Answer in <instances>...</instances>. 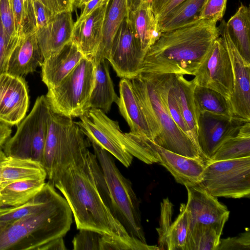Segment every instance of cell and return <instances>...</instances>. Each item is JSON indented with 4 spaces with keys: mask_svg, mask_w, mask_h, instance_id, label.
<instances>
[{
    "mask_svg": "<svg viewBox=\"0 0 250 250\" xmlns=\"http://www.w3.org/2000/svg\"><path fill=\"white\" fill-rule=\"evenodd\" d=\"M100 250H159L157 246H150L132 237L129 239L102 234Z\"/></svg>",
    "mask_w": 250,
    "mask_h": 250,
    "instance_id": "37",
    "label": "cell"
},
{
    "mask_svg": "<svg viewBox=\"0 0 250 250\" xmlns=\"http://www.w3.org/2000/svg\"><path fill=\"white\" fill-rule=\"evenodd\" d=\"M185 187L188 192L186 205L189 230L197 227L209 226L222 234L229 214L227 207L199 185Z\"/></svg>",
    "mask_w": 250,
    "mask_h": 250,
    "instance_id": "15",
    "label": "cell"
},
{
    "mask_svg": "<svg viewBox=\"0 0 250 250\" xmlns=\"http://www.w3.org/2000/svg\"><path fill=\"white\" fill-rule=\"evenodd\" d=\"M173 211L172 203L168 198L161 203V214L159 227L156 229L158 234V245L160 250H167V239L172 224Z\"/></svg>",
    "mask_w": 250,
    "mask_h": 250,
    "instance_id": "38",
    "label": "cell"
},
{
    "mask_svg": "<svg viewBox=\"0 0 250 250\" xmlns=\"http://www.w3.org/2000/svg\"><path fill=\"white\" fill-rule=\"evenodd\" d=\"M80 118L76 123L90 142L106 150L125 167L130 166L133 157L125 147L124 133L117 121L96 108H90Z\"/></svg>",
    "mask_w": 250,
    "mask_h": 250,
    "instance_id": "11",
    "label": "cell"
},
{
    "mask_svg": "<svg viewBox=\"0 0 250 250\" xmlns=\"http://www.w3.org/2000/svg\"><path fill=\"white\" fill-rule=\"evenodd\" d=\"M54 15L60 13L73 10L75 0H39Z\"/></svg>",
    "mask_w": 250,
    "mask_h": 250,
    "instance_id": "46",
    "label": "cell"
},
{
    "mask_svg": "<svg viewBox=\"0 0 250 250\" xmlns=\"http://www.w3.org/2000/svg\"><path fill=\"white\" fill-rule=\"evenodd\" d=\"M218 28L232 67L233 91L229 100L232 115L245 122H250V64L244 62L235 47L224 20H221Z\"/></svg>",
    "mask_w": 250,
    "mask_h": 250,
    "instance_id": "14",
    "label": "cell"
},
{
    "mask_svg": "<svg viewBox=\"0 0 250 250\" xmlns=\"http://www.w3.org/2000/svg\"><path fill=\"white\" fill-rule=\"evenodd\" d=\"M189 223L186 205L181 204L180 213L172 223L167 239V250H188Z\"/></svg>",
    "mask_w": 250,
    "mask_h": 250,
    "instance_id": "34",
    "label": "cell"
},
{
    "mask_svg": "<svg viewBox=\"0 0 250 250\" xmlns=\"http://www.w3.org/2000/svg\"><path fill=\"white\" fill-rule=\"evenodd\" d=\"M95 67L93 58L83 56L57 86L48 89L45 97L54 112L72 118L87 112Z\"/></svg>",
    "mask_w": 250,
    "mask_h": 250,
    "instance_id": "6",
    "label": "cell"
},
{
    "mask_svg": "<svg viewBox=\"0 0 250 250\" xmlns=\"http://www.w3.org/2000/svg\"><path fill=\"white\" fill-rule=\"evenodd\" d=\"M128 18L141 48L146 54L161 33L151 8V0H141L137 6L129 10Z\"/></svg>",
    "mask_w": 250,
    "mask_h": 250,
    "instance_id": "23",
    "label": "cell"
},
{
    "mask_svg": "<svg viewBox=\"0 0 250 250\" xmlns=\"http://www.w3.org/2000/svg\"><path fill=\"white\" fill-rule=\"evenodd\" d=\"M102 234L88 229H81L74 236L72 244L75 250H100Z\"/></svg>",
    "mask_w": 250,
    "mask_h": 250,
    "instance_id": "39",
    "label": "cell"
},
{
    "mask_svg": "<svg viewBox=\"0 0 250 250\" xmlns=\"http://www.w3.org/2000/svg\"><path fill=\"white\" fill-rule=\"evenodd\" d=\"M145 55L128 15L115 35L107 60L118 77L131 80L140 74Z\"/></svg>",
    "mask_w": 250,
    "mask_h": 250,
    "instance_id": "13",
    "label": "cell"
},
{
    "mask_svg": "<svg viewBox=\"0 0 250 250\" xmlns=\"http://www.w3.org/2000/svg\"><path fill=\"white\" fill-rule=\"evenodd\" d=\"M90 145L89 140L72 118L51 110L42 162L48 182L52 180L62 162L88 148Z\"/></svg>",
    "mask_w": 250,
    "mask_h": 250,
    "instance_id": "9",
    "label": "cell"
},
{
    "mask_svg": "<svg viewBox=\"0 0 250 250\" xmlns=\"http://www.w3.org/2000/svg\"><path fill=\"white\" fill-rule=\"evenodd\" d=\"M74 23L72 12H62L35 31L43 60L58 53L71 42Z\"/></svg>",
    "mask_w": 250,
    "mask_h": 250,
    "instance_id": "18",
    "label": "cell"
},
{
    "mask_svg": "<svg viewBox=\"0 0 250 250\" xmlns=\"http://www.w3.org/2000/svg\"><path fill=\"white\" fill-rule=\"evenodd\" d=\"M15 19L16 31L21 36L25 32V0H10Z\"/></svg>",
    "mask_w": 250,
    "mask_h": 250,
    "instance_id": "45",
    "label": "cell"
},
{
    "mask_svg": "<svg viewBox=\"0 0 250 250\" xmlns=\"http://www.w3.org/2000/svg\"><path fill=\"white\" fill-rule=\"evenodd\" d=\"M129 10L137 6L141 0H127Z\"/></svg>",
    "mask_w": 250,
    "mask_h": 250,
    "instance_id": "51",
    "label": "cell"
},
{
    "mask_svg": "<svg viewBox=\"0 0 250 250\" xmlns=\"http://www.w3.org/2000/svg\"><path fill=\"white\" fill-rule=\"evenodd\" d=\"M25 32L36 31L47 25L55 16L39 0H25Z\"/></svg>",
    "mask_w": 250,
    "mask_h": 250,
    "instance_id": "36",
    "label": "cell"
},
{
    "mask_svg": "<svg viewBox=\"0 0 250 250\" xmlns=\"http://www.w3.org/2000/svg\"><path fill=\"white\" fill-rule=\"evenodd\" d=\"M90 143L94 150L91 154L93 171L107 206L130 236L146 243L139 202L131 183L121 173L110 153Z\"/></svg>",
    "mask_w": 250,
    "mask_h": 250,
    "instance_id": "4",
    "label": "cell"
},
{
    "mask_svg": "<svg viewBox=\"0 0 250 250\" xmlns=\"http://www.w3.org/2000/svg\"><path fill=\"white\" fill-rule=\"evenodd\" d=\"M221 236L211 227L195 228L189 231L188 250H217Z\"/></svg>",
    "mask_w": 250,
    "mask_h": 250,
    "instance_id": "35",
    "label": "cell"
},
{
    "mask_svg": "<svg viewBox=\"0 0 250 250\" xmlns=\"http://www.w3.org/2000/svg\"><path fill=\"white\" fill-rule=\"evenodd\" d=\"M11 126L0 121V149L11 138L12 129Z\"/></svg>",
    "mask_w": 250,
    "mask_h": 250,
    "instance_id": "49",
    "label": "cell"
},
{
    "mask_svg": "<svg viewBox=\"0 0 250 250\" xmlns=\"http://www.w3.org/2000/svg\"><path fill=\"white\" fill-rule=\"evenodd\" d=\"M231 39L244 62L250 64V9L243 4L226 22Z\"/></svg>",
    "mask_w": 250,
    "mask_h": 250,
    "instance_id": "28",
    "label": "cell"
},
{
    "mask_svg": "<svg viewBox=\"0 0 250 250\" xmlns=\"http://www.w3.org/2000/svg\"><path fill=\"white\" fill-rule=\"evenodd\" d=\"M20 37L12 38L5 30L0 17V74L6 72L9 59Z\"/></svg>",
    "mask_w": 250,
    "mask_h": 250,
    "instance_id": "40",
    "label": "cell"
},
{
    "mask_svg": "<svg viewBox=\"0 0 250 250\" xmlns=\"http://www.w3.org/2000/svg\"><path fill=\"white\" fill-rule=\"evenodd\" d=\"M43 61L36 32L28 30L21 36L10 56L6 72L24 78L34 72Z\"/></svg>",
    "mask_w": 250,
    "mask_h": 250,
    "instance_id": "20",
    "label": "cell"
},
{
    "mask_svg": "<svg viewBox=\"0 0 250 250\" xmlns=\"http://www.w3.org/2000/svg\"><path fill=\"white\" fill-rule=\"evenodd\" d=\"M196 85L193 78L188 80L183 75L175 74L173 86L181 112L188 127L189 137L204 159L197 143V125L193 91Z\"/></svg>",
    "mask_w": 250,
    "mask_h": 250,
    "instance_id": "24",
    "label": "cell"
},
{
    "mask_svg": "<svg viewBox=\"0 0 250 250\" xmlns=\"http://www.w3.org/2000/svg\"><path fill=\"white\" fill-rule=\"evenodd\" d=\"M51 110L45 96L38 97L31 111L17 125L15 134L3 147L5 154L42 165Z\"/></svg>",
    "mask_w": 250,
    "mask_h": 250,
    "instance_id": "7",
    "label": "cell"
},
{
    "mask_svg": "<svg viewBox=\"0 0 250 250\" xmlns=\"http://www.w3.org/2000/svg\"><path fill=\"white\" fill-rule=\"evenodd\" d=\"M108 63L107 60L103 59L95 64L94 84L89 102L90 109H99L105 113L110 111L113 103L117 104L119 100L110 75Z\"/></svg>",
    "mask_w": 250,
    "mask_h": 250,
    "instance_id": "25",
    "label": "cell"
},
{
    "mask_svg": "<svg viewBox=\"0 0 250 250\" xmlns=\"http://www.w3.org/2000/svg\"><path fill=\"white\" fill-rule=\"evenodd\" d=\"M35 178H47L41 164L8 156L0 149V183Z\"/></svg>",
    "mask_w": 250,
    "mask_h": 250,
    "instance_id": "27",
    "label": "cell"
},
{
    "mask_svg": "<svg viewBox=\"0 0 250 250\" xmlns=\"http://www.w3.org/2000/svg\"><path fill=\"white\" fill-rule=\"evenodd\" d=\"M128 13L127 0H110L109 2L104 22L102 42L93 58L95 64L102 60L108 59L115 35Z\"/></svg>",
    "mask_w": 250,
    "mask_h": 250,
    "instance_id": "26",
    "label": "cell"
},
{
    "mask_svg": "<svg viewBox=\"0 0 250 250\" xmlns=\"http://www.w3.org/2000/svg\"><path fill=\"white\" fill-rule=\"evenodd\" d=\"M185 0H151L153 14L158 21Z\"/></svg>",
    "mask_w": 250,
    "mask_h": 250,
    "instance_id": "44",
    "label": "cell"
},
{
    "mask_svg": "<svg viewBox=\"0 0 250 250\" xmlns=\"http://www.w3.org/2000/svg\"><path fill=\"white\" fill-rule=\"evenodd\" d=\"M217 250H250V229L237 236L220 239Z\"/></svg>",
    "mask_w": 250,
    "mask_h": 250,
    "instance_id": "43",
    "label": "cell"
},
{
    "mask_svg": "<svg viewBox=\"0 0 250 250\" xmlns=\"http://www.w3.org/2000/svg\"><path fill=\"white\" fill-rule=\"evenodd\" d=\"M77 0H75V1H77Z\"/></svg>",
    "mask_w": 250,
    "mask_h": 250,
    "instance_id": "53",
    "label": "cell"
},
{
    "mask_svg": "<svg viewBox=\"0 0 250 250\" xmlns=\"http://www.w3.org/2000/svg\"><path fill=\"white\" fill-rule=\"evenodd\" d=\"M110 0H92L82 8L81 15L77 21H80L87 17L94 10L103 6Z\"/></svg>",
    "mask_w": 250,
    "mask_h": 250,
    "instance_id": "47",
    "label": "cell"
},
{
    "mask_svg": "<svg viewBox=\"0 0 250 250\" xmlns=\"http://www.w3.org/2000/svg\"><path fill=\"white\" fill-rule=\"evenodd\" d=\"M196 113L208 112L228 117H234L229 100L210 88L196 85L193 91Z\"/></svg>",
    "mask_w": 250,
    "mask_h": 250,
    "instance_id": "33",
    "label": "cell"
},
{
    "mask_svg": "<svg viewBox=\"0 0 250 250\" xmlns=\"http://www.w3.org/2000/svg\"><path fill=\"white\" fill-rule=\"evenodd\" d=\"M45 179H29L7 184L0 190V207L18 206L28 202L42 189Z\"/></svg>",
    "mask_w": 250,
    "mask_h": 250,
    "instance_id": "29",
    "label": "cell"
},
{
    "mask_svg": "<svg viewBox=\"0 0 250 250\" xmlns=\"http://www.w3.org/2000/svg\"><path fill=\"white\" fill-rule=\"evenodd\" d=\"M130 145V153L146 164L158 163L183 185H197L200 182L206 163L187 157L167 150L149 138L131 132L125 133Z\"/></svg>",
    "mask_w": 250,
    "mask_h": 250,
    "instance_id": "8",
    "label": "cell"
},
{
    "mask_svg": "<svg viewBox=\"0 0 250 250\" xmlns=\"http://www.w3.org/2000/svg\"><path fill=\"white\" fill-rule=\"evenodd\" d=\"M216 23L198 20L161 33L146 52L141 73L194 76L220 36Z\"/></svg>",
    "mask_w": 250,
    "mask_h": 250,
    "instance_id": "2",
    "label": "cell"
},
{
    "mask_svg": "<svg viewBox=\"0 0 250 250\" xmlns=\"http://www.w3.org/2000/svg\"><path fill=\"white\" fill-rule=\"evenodd\" d=\"M227 2V0H207L201 9L198 19L216 22L222 20Z\"/></svg>",
    "mask_w": 250,
    "mask_h": 250,
    "instance_id": "41",
    "label": "cell"
},
{
    "mask_svg": "<svg viewBox=\"0 0 250 250\" xmlns=\"http://www.w3.org/2000/svg\"><path fill=\"white\" fill-rule=\"evenodd\" d=\"M120 97L117 104L120 112L132 133L144 135L151 140L152 135L145 116L133 89L131 80L121 78Z\"/></svg>",
    "mask_w": 250,
    "mask_h": 250,
    "instance_id": "22",
    "label": "cell"
},
{
    "mask_svg": "<svg viewBox=\"0 0 250 250\" xmlns=\"http://www.w3.org/2000/svg\"><path fill=\"white\" fill-rule=\"evenodd\" d=\"M92 0H78L75 1L74 6L78 8H82L84 5Z\"/></svg>",
    "mask_w": 250,
    "mask_h": 250,
    "instance_id": "50",
    "label": "cell"
},
{
    "mask_svg": "<svg viewBox=\"0 0 250 250\" xmlns=\"http://www.w3.org/2000/svg\"><path fill=\"white\" fill-rule=\"evenodd\" d=\"M88 149L62 163L51 182L66 200L77 229L129 239L132 237L114 217L97 184Z\"/></svg>",
    "mask_w": 250,
    "mask_h": 250,
    "instance_id": "1",
    "label": "cell"
},
{
    "mask_svg": "<svg viewBox=\"0 0 250 250\" xmlns=\"http://www.w3.org/2000/svg\"><path fill=\"white\" fill-rule=\"evenodd\" d=\"M63 237L53 239L44 244L38 249V250H65Z\"/></svg>",
    "mask_w": 250,
    "mask_h": 250,
    "instance_id": "48",
    "label": "cell"
},
{
    "mask_svg": "<svg viewBox=\"0 0 250 250\" xmlns=\"http://www.w3.org/2000/svg\"><path fill=\"white\" fill-rule=\"evenodd\" d=\"M29 105L28 87L24 78L7 72L0 74V121L18 125Z\"/></svg>",
    "mask_w": 250,
    "mask_h": 250,
    "instance_id": "17",
    "label": "cell"
},
{
    "mask_svg": "<svg viewBox=\"0 0 250 250\" xmlns=\"http://www.w3.org/2000/svg\"><path fill=\"white\" fill-rule=\"evenodd\" d=\"M250 156V122L245 123L237 134L225 141L208 161L232 160Z\"/></svg>",
    "mask_w": 250,
    "mask_h": 250,
    "instance_id": "32",
    "label": "cell"
},
{
    "mask_svg": "<svg viewBox=\"0 0 250 250\" xmlns=\"http://www.w3.org/2000/svg\"><path fill=\"white\" fill-rule=\"evenodd\" d=\"M130 80L151 130L152 140L174 153L207 163L191 139L173 120L151 75L141 73Z\"/></svg>",
    "mask_w": 250,
    "mask_h": 250,
    "instance_id": "5",
    "label": "cell"
},
{
    "mask_svg": "<svg viewBox=\"0 0 250 250\" xmlns=\"http://www.w3.org/2000/svg\"><path fill=\"white\" fill-rule=\"evenodd\" d=\"M56 192L55 187L47 182L35 196L25 203L0 207V224L12 223L34 213L48 202Z\"/></svg>",
    "mask_w": 250,
    "mask_h": 250,
    "instance_id": "31",
    "label": "cell"
},
{
    "mask_svg": "<svg viewBox=\"0 0 250 250\" xmlns=\"http://www.w3.org/2000/svg\"><path fill=\"white\" fill-rule=\"evenodd\" d=\"M194 76L197 85L213 89L229 100L233 91L232 67L220 36L213 42Z\"/></svg>",
    "mask_w": 250,
    "mask_h": 250,
    "instance_id": "12",
    "label": "cell"
},
{
    "mask_svg": "<svg viewBox=\"0 0 250 250\" xmlns=\"http://www.w3.org/2000/svg\"><path fill=\"white\" fill-rule=\"evenodd\" d=\"M196 114L198 146L207 162L225 141L236 135L241 126L248 122L207 111Z\"/></svg>",
    "mask_w": 250,
    "mask_h": 250,
    "instance_id": "16",
    "label": "cell"
},
{
    "mask_svg": "<svg viewBox=\"0 0 250 250\" xmlns=\"http://www.w3.org/2000/svg\"><path fill=\"white\" fill-rule=\"evenodd\" d=\"M198 185L216 197L250 198V156L208 161Z\"/></svg>",
    "mask_w": 250,
    "mask_h": 250,
    "instance_id": "10",
    "label": "cell"
},
{
    "mask_svg": "<svg viewBox=\"0 0 250 250\" xmlns=\"http://www.w3.org/2000/svg\"><path fill=\"white\" fill-rule=\"evenodd\" d=\"M108 2L94 10L87 17L74 23L71 41L84 56L93 58L102 42L103 26Z\"/></svg>",
    "mask_w": 250,
    "mask_h": 250,
    "instance_id": "19",
    "label": "cell"
},
{
    "mask_svg": "<svg viewBox=\"0 0 250 250\" xmlns=\"http://www.w3.org/2000/svg\"><path fill=\"white\" fill-rule=\"evenodd\" d=\"M207 0H185L158 21L161 33L197 21Z\"/></svg>",
    "mask_w": 250,
    "mask_h": 250,
    "instance_id": "30",
    "label": "cell"
},
{
    "mask_svg": "<svg viewBox=\"0 0 250 250\" xmlns=\"http://www.w3.org/2000/svg\"><path fill=\"white\" fill-rule=\"evenodd\" d=\"M0 17L6 33L13 39L19 38L10 0H0Z\"/></svg>",
    "mask_w": 250,
    "mask_h": 250,
    "instance_id": "42",
    "label": "cell"
},
{
    "mask_svg": "<svg viewBox=\"0 0 250 250\" xmlns=\"http://www.w3.org/2000/svg\"><path fill=\"white\" fill-rule=\"evenodd\" d=\"M83 56L71 41L58 53L44 59L41 66V77L47 88L57 86Z\"/></svg>",
    "mask_w": 250,
    "mask_h": 250,
    "instance_id": "21",
    "label": "cell"
},
{
    "mask_svg": "<svg viewBox=\"0 0 250 250\" xmlns=\"http://www.w3.org/2000/svg\"><path fill=\"white\" fill-rule=\"evenodd\" d=\"M12 182H4L0 183V190L7 184Z\"/></svg>",
    "mask_w": 250,
    "mask_h": 250,
    "instance_id": "52",
    "label": "cell"
},
{
    "mask_svg": "<svg viewBox=\"0 0 250 250\" xmlns=\"http://www.w3.org/2000/svg\"><path fill=\"white\" fill-rule=\"evenodd\" d=\"M72 223L65 199L56 192L41 208L11 223L0 224V250H38L64 236Z\"/></svg>",
    "mask_w": 250,
    "mask_h": 250,
    "instance_id": "3",
    "label": "cell"
}]
</instances>
